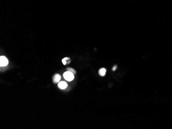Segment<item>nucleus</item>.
<instances>
[{
  "label": "nucleus",
  "mask_w": 172,
  "mask_h": 129,
  "mask_svg": "<svg viewBox=\"0 0 172 129\" xmlns=\"http://www.w3.org/2000/svg\"><path fill=\"white\" fill-rule=\"evenodd\" d=\"M74 74L70 71H65L64 74H63V78L67 81H72L74 78Z\"/></svg>",
  "instance_id": "1"
},
{
  "label": "nucleus",
  "mask_w": 172,
  "mask_h": 129,
  "mask_svg": "<svg viewBox=\"0 0 172 129\" xmlns=\"http://www.w3.org/2000/svg\"><path fill=\"white\" fill-rule=\"evenodd\" d=\"M8 60L5 56H1L0 57V66L1 67H4L8 65Z\"/></svg>",
  "instance_id": "2"
},
{
  "label": "nucleus",
  "mask_w": 172,
  "mask_h": 129,
  "mask_svg": "<svg viewBox=\"0 0 172 129\" xmlns=\"http://www.w3.org/2000/svg\"><path fill=\"white\" fill-rule=\"evenodd\" d=\"M61 79V76L59 74H55L53 77V81L54 83L59 82Z\"/></svg>",
  "instance_id": "3"
},
{
  "label": "nucleus",
  "mask_w": 172,
  "mask_h": 129,
  "mask_svg": "<svg viewBox=\"0 0 172 129\" xmlns=\"http://www.w3.org/2000/svg\"><path fill=\"white\" fill-rule=\"evenodd\" d=\"M58 86L59 87V89H62V90H64L65 89H66L68 86V84L67 83L65 82L64 81H61V82H59Z\"/></svg>",
  "instance_id": "4"
},
{
  "label": "nucleus",
  "mask_w": 172,
  "mask_h": 129,
  "mask_svg": "<svg viewBox=\"0 0 172 129\" xmlns=\"http://www.w3.org/2000/svg\"><path fill=\"white\" fill-rule=\"evenodd\" d=\"M106 70L105 68L100 69L99 70V71H98L99 75L100 76H104L105 75V74H106Z\"/></svg>",
  "instance_id": "5"
},
{
  "label": "nucleus",
  "mask_w": 172,
  "mask_h": 129,
  "mask_svg": "<svg viewBox=\"0 0 172 129\" xmlns=\"http://www.w3.org/2000/svg\"><path fill=\"white\" fill-rule=\"evenodd\" d=\"M70 61H71V60L70 59V58H64L62 60V63L64 64V65H66L67 63H70Z\"/></svg>",
  "instance_id": "6"
},
{
  "label": "nucleus",
  "mask_w": 172,
  "mask_h": 129,
  "mask_svg": "<svg viewBox=\"0 0 172 129\" xmlns=\"http://www.w3.org/2000/svg\"><path fill=\"white\" fill-rule=\"evenodd\" d=\"M67 70H68V71H71V72H72V73H73L74 74H76V71H75V70H74L73 69H72V68H68Z\"/></svg>",
  "instance_id": "7"
},
{
  "label": "nucleus",
  "mask_w": 172,
  "mask_h": 129,
  "mask_svg": "<svg viewBox=\"0 0 172 129\" xmlns=\"http://www.w3.org/2000/svg\"><path fill=\"white\" fill-rule=\"evenodd\" d=\"M117 68V65H115V66H114L113 67V68H112V70L113 71H115V70H116Z\"/></svg>",
  "instance_id": "8"
}]
</instances>
